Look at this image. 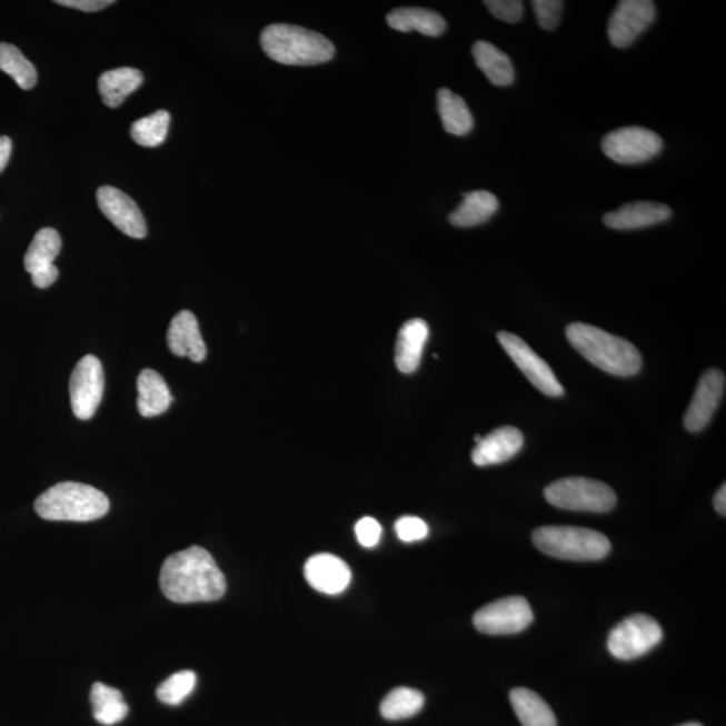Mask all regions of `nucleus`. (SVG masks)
<instances>
[{"label": "nucleus", "instance_id": "1", "mask_svg": "<svg viewBox=\"0 0 726 726\" xmlns=\"http://www.w3.org/2000/svg\"><path fill=\"white\" fill-rule=\"evenodd\" d=\"M159 583L167 599L179 604L216 601L227 593L220 567L201 546L167 557Z\"/></svg>", "mask_w": 726, "mask_h": 726}, {"label": "nucleus", "instance_id": "2", "mask_svg": "<svg viewBox=\"0 0 726 726\" xmlns=\"http://www.w3.org/2000/svg\"><path fill=\"white\" fill-rule=\"evenodd\" d=\"M571 346L588 361L608 375L631 377L642 369V356L628 340L586 324L567 327Z\"/></svg>", "mask_w": 726, "mask_h": 726}, {"label": "nucleus", "instance_id": "3", "mask_svg": "<svg viewBox=\"0 0 726 726\" xmlns=\"http://www.w3.org/2000/svg\"><path fill=\"white\" fill-rule=\"evenodd\" d=\"M260 42L265 53L282 66H320L336 56V48L330 40L300 26H268L262 30Z\"/></svg>", "mask_w": 726, "mask_h": 726}, {"label": "nucleus", "instance_id": "4", "mask_svg": "<svg viewBox=\"0 0 726 726\" xmlns=\"http://www.w3.org/2000/svg\"><path fill=\"white\" fill-rule=\"evenodd\" d=\"M34 507L38 516L43 519L89 523L106 516L109 499L92 486L62 481L41 494Z\"/></svg>", "mask_w": 726, "mask_h": 726}, {"label": "nucleus", "instance_id": "5", "mask_svg": "<svg viewBox=\"0 0 726 726\" xmlns=\"http://www.w3.org/2000/svg\"><path fill=\"white\" fill-rule=\"evenodd\" d=\"M533 543L543 554L569 561H597L611 551L601 533L576 526H543L533 533Z\"/></svg>", "mask_w": 726, "mask_h": 726}, {"label": "nucleus", "instance_id": "6", "mask_svg": "<svg viewBox=\"0 0 726 726\" xmlns=\"http://www.w3.org/2000/svg\"><path fill=\"white\" fill-rule=\"evenodd\" d=\"M545 498L558 509L607 513L616 505V494L603 481L587 478H565L545 488Z\"/></svg>", "mask_w": 726, "mask_h": 726}, {"label": "nucleus", "instance_id": "7", "mask_svg": "<svg viewBox=\"0 0 726 726\" xmlns=\"http://www.w3.org/2000/svg\"><path fill=\"white\" fill-rule=\"evenodd\" d=\"M664 638L659 623L636 614L619 623L608 636V652L620 660H633L653 650Z\"/></svg>", "mask_w": 726, "mask_h": 726}, {"label": "nucleus", "instance_id": "8", "mask_svg": "<svg viewBox=\"0 0 726 726\" xmlns=\"http://www.w3.org/2000/svg\"><path fill=\"white\" fill-rule=\"evenodd\" d=\"M606 156L619 165H639L659 156L664 149L658 133L644 127H625L608 133L601 141Z\"/></svg>", "mask_w": 726, "mask_h": 726}, {"label": "nucleus", "instance_id": "9", "mask_svg": "<svg viewBox=\"0 0 726 726\" xmlns=\"http://www.w3.org/2000/svg\"><path fill=\"white\" fill-rule=\"evenodd\" d=\"M535 615L525 597L510 596L487 604L474 615V626L487 635H511L528 628Z\"/></svg>", "mask_w": 726, "mask_h": 726}, {"label": "nucleus", "instance_id": "10", "mask_svg": "<svg viewBox=\"0 0 726 726\" xmlns=\"http://www.w3.org/2000/svg\"><path fill=\"white\" fill-rule=\"evenodd\" d=\"M105 387L100 359L95 356L81 358L69 381L70 404L77 419H92L105 395Z\"/></svg>", "mask_w": 726, "mask_h": 726}, {"label": "nucleus", "instance_id": "11", "mask_svg": "<svg viewBox=\"0 0 726 726\" xmlns=\"http://www.w3.org/2000/svg\"><path fill=\"white\" fill-rule=\"evenodd\" d=\"M499 344L503 345L507 356L513 359L524 376L535 385L538 390L549 397H561L564 388L550 366L537 355L531 347L511 332L500 331Z\"/></svg>", "mask_w": 726, "mask_h": 726}, {"label": "nucleus", "instance_id": "12", "mask_svg": "<svg viewBox=\"0 0 726 726\" xmlns=\"http://www.w3.org/2000/svg\"><path fill=\"white\" fill-rule=\"evenodd\" d=\"M657 11L650 0H623L608 23L609 42L625 49L644 34L654 22Z\"/></svg>", "mask_w": 726, "mask_h": 726}, {"label": "nucleus", "instance_id": "13", "mask_svg": "<svg viewBox=\"0 0 726 726\" xmlns=\"http://www.w3.org/2000/svg\"><path fill=\"white\" fill-rule=\"evenodd\" d=\"M98 203L101 213L116 228L132 237V239H145L147 236L145 216L133 199L128 197L126 192L112 188V186H102L98 190Z\"/></svg>", "mask_w": 726, "mask_h": 726}, {"label": "nucleus", "instance_id": "14", "mask_svg": "<svg viewBox=\"0 0 726 726\" xmlns=\"http://www.w3.org/2000/svg\"><path fill=\"white\" fill-rule=\"evenodd\" d=\"M725 375L722 370L710 369L705 372L694 391L693 400L684 417V426L689 432H702L715 416L724 396Z\"/></svg>", "mask_w": 726, "mask_h": 726}, {"label": "nucleus", "instance_id": "15", "mask_svg": "<svg viewBox=\"0 0 726 726\" xmlns=\"http://www.w3.org/2000/svg\"><path fill=\"white\" fill-rule=\"evenodd\" d=\"M308 584L320 594L339 595L350 586L351 570L342 558L329 554L315 555L305 565Z\"/></svg>", "mask_w": 726, "mask_h": 726}, {"label": "nucleus", "instance_id": "16", "mask_svg": "<svg viewBox=\"0 0 726 726\" xmlns=\"http://www.w3.org/2000/svg\"><path fill=\"white\" fill-rule=\"evenodd\" d=\"M525 445L524 434L516 427H500L481 438L473 451L474 465L487 467L509 461Z\"/></svg>", "mask_w": 726, "mask_h": 726}, {"label": "nucleus", "instance_id": "17", "mask_svg": "<svg viewBox=\"0 0 726 726\" xmlns=\"http://www.w3.org/2000/svg\"><path fill=\"white\" fill-rule=\"evenodd\" d=\"M167 345L173 356L188 357L192 362H202L207 358V345L199 331L196 315L190 311L185 310L173 317L167 332Z\"/></svg>", "mask_w": 726, "mask_h": 726}, {"label": "nucleus", "instance_id": "18", "mask_svg": "<svg viewBox=\"0 0 726 726\" xmlns=\"http://www.w3.org/2000/svg\"><path fill=\"white\" fill-rule=\"evenodd\" d=\"M672 217V209L664 203L633 202L604 216L603 221L615 230H634L653 227Z\"/></svg>", "mask_w": 726, "mask_h": 726}, {"label": "nucleus", "instance_id": "19", "mask_svg": "<svg viewBox=\"0 0 726 726\" xmlns=\"http://www.w3.org/2000/svg\"><path fill=\"white\" fill-rule=\"evenodd\" d=\"M429 337V327L426 320L416 318L401 327L396 342L395 361L398 370L410 375L419 369L424 347Z\"/></svg>", "mask_w": 726, "mask_h": 726}, {"label": "nucleus", "instance_id": "20", "mask_svg": "<svg viewBox=\"0 0 726 726\" xmlns=\"http://www.w3.org/2000/svg\"><path fill=\"white\" fill-rule=\"evenodd\" d=\"M138 391V409L143 417L163 415L173 400L165 378L156 370L146 369L140 372Z\"/></svg>", "mask_w": 726, "mask_h": 726}, {"label": "nucleus", "instance_id": "21", "mask_svg": "<svg viewBox=\"0 0 726 726\" xmlns=\"http://www.w3.org/2000/svg\"><path fill=\"white\" fill-rule=\"evenodd\" d=\"M391 29L409 33L419 31L427 37H439L445 33L447 23L438 12L420 8L396 9L387 17Z\"/></svg>", "mask_w": 726, "mask_h": 726}, {"label": "nucleus", "instance_id": "22", "mask_svg": "<svg viewBox=\"0 0 726 726\" xmlns=\"http://www.w3.org/2000/svg\"><path fill=\"white\" fill-rule=\"evenodd\" d=\"M498 208V198L493 192L485 190L467 192L460 207L449 216V222L458 228L478 227L490 220Z\"/></svg>", "mask_w": 726, "mask_h": 726}, {"label": "nucleus", "instance_id": "23", "mask_svg": "<svg viewBox=\"0 0 726 726\" xmlns=\"http://www.w3.org/2000/svg\"><path fill=\"white\" fill-rule=\"evenodd\" d=\"M143 73L133 68H119L108 70L99 79V92L102 101L109 108L123 105L125 100L138 91L143 83Z\"/></svg>", "mask_w": 726, "mask_h": 726}, {"label": "nucleus", "instance_id": "24", "mask_svg": "<svg viewBox=\"0 0 726 726\" xmlns=\"http://www.w3.org/2000/svg\"><path fill=\"white\" fill-rule=\"evenodd\" d=\"M473 56L478 68L494 86L509 87L516 79V70H514L509 56L490 42L478 41L475 43Z\"/></svg>", "mask_w": 726, "mask_h": 726}, {"label": "nucleus", "instance_id": "25", "mask_svg": "<svg viewBox=\"0 0 726 726\" xmlns=\"http://www.w3.org/2000/svg\"><path fill=\"white\" fill-rule=\"evenodd\" d=\"M510 702L524 726H558L554 710L537 693L517 687L510 693Z\"/></svg>", "mask_w": 726, "mask_h": 726}, {"label": "nucleus", "instance_id": "26", "mask_svg": "<svg viewBox=\"0 0 726 726\" xmlns=\"http://www.w3.org/2000/svg\"><path fill=\"white\" fill-rule=\"evenodd\" d=\"M438 111L446 132L465 137L474 128V118L466 101L460 96L442 88L438 92Z\"/></svg>", "mask_w": 726, "mask_h": 726}, {"label": "nucleus", "instance_id": "27", "mask_svg": "<svg viewBox=\"0 0 726 726\" xmlns=\"http://www.w3.org/2000/svg\"><path fill=\"white\" fill-rule=\"evenodd\" d=\"M91 704L96 722L106 726L119 724L128 715L123 693L101 683L92 686Z\"/></svg>", "mask_w": 726, "mask_h": 726}, {"label": "nucleus", "instance_id": "28", "mask_svg": "<svg viewBox=\"0 0 726 726\" xmlns=\"http://www.w3.org/2000/svg\"><path fill=\"white\" fill-rule=\"evenodd\" d=\"M61 237L56 229L43 228L37 231L34 240L31 241L28 252L24 255L26 271L31 275L42 268L53 266V261L61 252Z\"/></svg>", "mask_w": 726, "mask_h": 726}, {"label": "nucleus", "instance_id": "29", "mask_svg": "<svg viewBox=\"0 0 726 726\" xmlns=\"http://www.w3.org/2000/svg\"><path fill=\"white\" fill-rule=\"evenodd\" d=\"M0 70L9 74L23 91H30L37 83V69L14 44L0 42Z\"/></svg>", "mask_w": 726, "mask_h": 726}, {"label": "nucleus", "instance_id": "30", "mask_svg": "<svg viewBox=\"0 0 726 726\" xmlns=\"http://www.w3.org/2000/svg\"><path fill=\"white\" fill-rule=\"evenodd\" d=\"M424 703L426 698L421 692L410 687H396L382 699L380 710L384 718L397 722L416 716L422 709Z\"/></svg>", "mask_w": 726, "mask_h": 726}, {"label": "nucleus", "instance_id": "31", "mask_svg": "<svg viewBox=\"0 0 726 726\" xmlns=\"http://www.w3.org/2000/svg\"><path fill=\"white\" fill-rule=\"evenodd\" d=\"M170 113L157 111L147 118L135 121L131 127V138L135 143L143 147H158L165 143L169 133Z\"/></svg>", "mask_w": 726, "mask_h": 726}, {"label": "nucleus", "instance_id": "32", "mask_svg": "<svg viewBox=\"0 0 726 726\" xmlns=\"http://www.w3.org/2000/svg\"><path fill=\"white\" fill-rule=\"evenodd\" d=\"M197 674L191 670H183L172 674L157 689V697L160 703L169 706L181 705L186 698L195 692Z\"/></svg>", "mask_w": 726, "mask_h": 726}, {"label": "nucleus", "instance_id": "33", "mask_svg": "<svg viewBox=\"0 0 726 726\" xmlns=\"http://www.w3.org/2000/svg\"><path fill=\"white\" fill-rule=\"evenodd\" d=\"M537 22L544 30H554L560 23L564 2L561 0H535L531 3Z\"/></svg>", "mask_w": 726, "mask_h": 726}, {"label": "nucleus", "instance_id": "34", "mask_svg": "<svg viewBox=\"0 0 726 726\" xmlns=\"http://www.w3.org/2000/svg\"><path fill=\"white\" fill-rule=\"evenodd\" d=\"M396 535L402 543H417L427 538L429 528L426 520L419 517L405 516L397 520L395 525Z\"/></svg>", "mask_w": 726, "mask_h": 726}, {"label": "nucleus", "instance_id": "35", "mask_svg": "<svg viewBox=\"0 0 726 726\" xmlns=\"http://www.w3.org/2000/svg\"><path fill=\"white\" fill-rule=\"evenodd\" d=\"M485 4L494 17L507 23H517L524 17V3L519 0H487Z\"/></svg>", "mask_w": 726, "mask_h": 726}, {"label": "nucleus", "instance_id": "36", "mask_svg": "<svg viewBox=\"0 0 726 726\" xmlns=\"http://www.w3.org/2000/svg\"><path fill=\"white\" fill-rule=\"evenodd\" d=\"M381 535V525L378 524L375 518L365 517L358 520L356 525V536L358 543L361 544L364 548H375V546L380 543Z\"/></svg>", "mask_w": 726, "mask_h": 726}, {"label": "nucleus", "instance_id": "37", "mask_svg": "<svg viewBox=\"0 0 726 726\" xmlns=\"http://www.w3.org/2000/svg\"><path fill=\"white\" fill-rule=\"evenodd\" d=\"M57 4L86 12H96L113 4L112 0H57Z\"/></svg>", "mask_w": 726, "mask_h": 726}, {"label": "nucleus", "instance_id": "38", "mask_svg": "<svg viewBox=\"0 0 726 726\" xmlns=\"http://www.w3.org/2000/svg\"><path fill=\"white\" fill-rule=\"evenodd\" d=\"M58 276H60V272H58V268L53 265L31 274V280H33L36 287L44 289L53 286Z\"/></svg>", "mask_w": 726, "mask_h": 726}, {"label": "nucleus", "instance_id": "39", "mask_svg": "<svg viewBox=\"0 0 726 726\" xmlns=\"http://www.w3.org/2000/svg\"><path fill=\"white\" fill-rule=\"evenodd\" d=\"M12 150V141L8 137H0V173L8 166Z\"/></svg>", "mask_w": 726, "mask_h": 726}, {"label": "nucleus", "instance_id": "40", "mask_svg": "<svg viewBox=\"0 0 726 726\" xmlns=\"http://www.w3.org/2000/svg\"><path fill=\"white\" fill-rule=\"evenodd\" d=\"M715 509L725 517L726 514V486L723 485L715 496Z\"/></svg>", "mask_w": 726, "mask_h": 726}, {"label": "nucleus", "instance_id": "41", "mask_svg": "<svg viewBox=\"0 0 726 726\" xmlns=\"http://www.w3.org/2000/svg\"><path fill=\"white\" fill-rule=\"evenodd\" d=\"M679 726H703V725L698 724V723H687V724L679 725Z\"/></svg>", "mask_w": 726, "mask_h": 726}]
</instances>
